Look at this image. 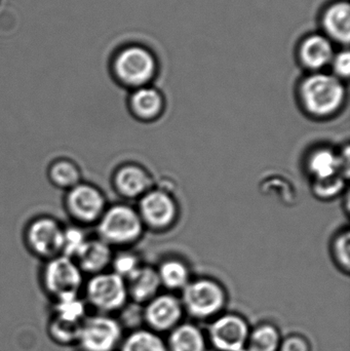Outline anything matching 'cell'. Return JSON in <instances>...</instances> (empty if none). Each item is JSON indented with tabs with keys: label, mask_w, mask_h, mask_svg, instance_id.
Returning <instances> with one entry per match:
<instances>
[{
	"label": "cell",
	"mask_w": 350,
	"mask_h": 351,
	"mask_svg": "<svg viewBox=\"0 0 350 351\" xmlns=\"http://www.w3.org/2000/svg\"><path fill=\"white\" fill-rule=\"evenodd\" d=\"M64 229L65 225L55 217L38 215L25 225L23 243L33 257L47 261L62 255Z\"/></svg>",
	"instance_id": "5b68a950"
},
{
	"label": "cell",
	"mask_w": 350,
	"mask_h": 351,
	"mask_svg": "<svg viewBox=\"0 0 350 351\" xmlns=\"http://www.w3.org/2000/svg\"><path fill=\"white\" fill-rule=\"evenodd\" d=\"M334 68L333 75L339 80H347L350 73V55L349 51H341L338 55L334 56L331 62Z\"/></svg>",
	"instance_id": "4dcf8cb0"
},
{
	"label": "cell",
	"mask_w": 350,
	"mask_h": 351,
	"mask_svg": "<svg viewBox=\"0 0 350 351\" xmlns=\"http://www.w3.org/2000/svg\"><path fill=\"white\" fill-rule=\"evenodd\" d=\"M139 258L137 255L131 252L121 251L113 254L112 261H111V271L121 276L123 280H127L131 278L140 267H141Z\"/></svg>",
	"instance_id": "4316f807"
},
{
	"label": "cell",
	"mask_w": 350,
	"mask_h": 351,
	"mask_svg": "<svg viewBox=\"0 0 350 351\" xmlns=\"http://www.w3.org/2000/svg\"><path fill=\"white\" fill-rule=\"evenodd\" d=\"M111 183L119 196L125 199H136L151 190L152 179L139 165L125 164L113 172Z\"/></svg>",
	"instance_id": "4fadbf2b"
},
{
	"label": "cell",
	"mask_w": 350,
	"mask_h": 351,
	"mask_svg": "<svg viewBox=\"0 0 350 351\" xmlns=\"http://www.w3.org/2000/svg\"><path fill=\"white\" fill-rule=\"evenodd\" d=\"M129 108L132 114L140 121H154L164 110V99L155 88L142 86L134 90L129 97Z\"/></svg>",
	"instance_id": "ac0fdd59"
},
{
	"label": "cell",
	"mask_w": 350,
	"mask_h": 351,
	"mask_svg": "<svg viewBox=\"0 0 350 351\" xmlns=\"http://www.w3.org/2000/svg\"><path fill=\"white\" fill-rule=\"evenodd\" d=\"M184 313L201 321L215 319L227 304V293L221 284L211 278L190 280L181 297Z\"/></svg>",
	"instance_id": "277c9868"
},
{
	"label": "cell",
	"mask_w": 350,
	"mask_h": 351,
	"mask_svg": "<svg viewBox=\"0 0 350 351\" xmlns=\"http://www.w3.org/2000/svg\"><path fill=\"white\" fill-rule=\"evenodd\" d=\"M299 55L306 68L318 71L331 64L334 58V49L328 37L314 34L304 39Z\"/></svg>",
	"instance_id": "2e32d148"
},
{
	"label": "cell",
	"mask_w": 350,
	"mask_h": 351,
	"mask_svg": "<svg viewBox=\"0 0 350 351\" xmlns=\"http://www.w3.org/2000/svg\"><path fill=\"white\" fill-rule=\"evenodd\" d=\"M349 156L343 160L341 154L328 147L316 148L308 154L306 169L314 181L331 179V178L345 177L343 172L349 174Z\"/></svg>",
	"instance_id": "9a60e30c"
},
{
	"label": "cell",
	"mask_w": 350,
	"mask_h": 351,
	"mask_svg": "<svg viewBox=\"0 0 350 351\" xmlns=\"http://www.w3.org/2000/svg\"><path fill=\"white\" fill-rule=\"evenodd\" d=\"M121 336L118 321L106 315H95L84 319L77 343L84 351H114Z\"/></svg>",
	"instance_id": "30bf717a"
},
{
	"label": "cell",
	"mask_w": 350,
	"mask_h": 351,
	"mask_svg": "<svg viewBox=\"0 0 350 351\" xmlns=\"http://www.w3.org/2000/svg\"><path fill=\"white\" fill-rule=\"evenodd\" d=\"M299 96L306 112L318 119H326L342 108L347 92L336 76L316 72L302 82Z\"/></svg>",
	"instance_id": "6da1fadb"
},
{
	"label": "cell",
	"mask_w": 350,
	"mask_h": 351,
	"mask_svg": "<svg viewBox=\"0 0 350 351\" xmlns=\"http://www.w3.org/2000/svg\"><path fill=\"white\" fill-rule=\"evenodd\" d=\"M333 255L339 267L349 272L350 268V234L349 230L342 231L333 241Z\"/></svg>",
	"instance_id": "83f0119b"
},
{
	"label": "cell",
	"mask_w": 350,
	"mask_h": 351,
	"mask_svg": "<svg viewBox=\"0 0 350 351\" xmlns=\"http://www.w3.org/2000/svg\"><path fill=\"white\" fill-rule=\"evenodd\" d=\"M240 351H249V350H247V348H244V350H240Z\"/></svg>",
	"instance_id": "1f68e13d"
},
{
	"label": "cell",
	"mask_w": 350,
	"mask_h": 351,
	"mask_svg": "<svg viewBox=\"0 0 350 351\" xmlns=\"http://www.w3.org/2000/svg\"><path fill=\"white\" fill-rule=\"evenodd\" d=\"M162 287L170 291H182L190 282V272L184 262L171 259L162 262L158 269Z\"/></svg>",
	"instance_id": "603a6c76"
},
{
	"label": "cell",
	"mask_w": 350,
	"mask_h": 351,
	"mask_svg": "<svg viewBox=\"0 0 350 351\" xmlns=\"http://www.w3.org/2000/svg\"><path fill=\"white\" fill-rule=\"evenodd\" d=\"M140 217L144 226L166 229L172 226L178 216V208L174 198L162 190H149L140 198Z\"/></svg>",
	"instance_id": "7c38bea8"
},
{
	"label": "cell",
	"mask_w": 350,
	"mask_h": 351,
	"mask_svg": "<svg viewBox=\"0 0 350 351\" xmlns=\"http://www.w3.org/2000/svg\"><path fill=\"white\" fill-rule=\"evenodd\" d=\"M156 61L148 49L129 47L117 56L114 73L123 86L136 88L148 86L155 75Z\"/></svg>",
	"instance_id": "ba28073f"
},
{
	"label": "cell",
	"mask_w": 350,
	"mask_h": 351,
	"mask_svg": "<svg viewBox=\"0 0 350 351\" xmlns=\"http://www.w3.org/2000/svg\"><path fill=\"white\" fill-rule=\"evenodd\" d=\"M97 237L112 247H125L139 241L144 230L139 213L127 204H108L96 226Z\"/></svg>",
	"instance_id": "7a4b0ae2"
},
{
	"label": "cell",
	"mask_w": 350,
	"mask_h": 351,
	"mask_svg": "<svg viewBox=\"0 0 350 351\" xmlns=\"http://www.w3.org/2000/svg\"><path fill=\"white\" fill-rule=\"evenodd\" d=\"M49 184L57 189L66 192L84 181V175L77 162L67 156L53 158L47 168Z\"/></svg>",
	"instance_id": "d6986e66"
},
{
	"label": "cell",
	"mask_w": 350,
	"mask_h": 351,
	"mask_svg": "<svg viewBox=\"0 0 350 351\" xmlns=\"http://www.w3.org/2000/svg\"><path fill=\"white\" fill-rule=\"evenodd\" d=\"M88 237L90 235L86 232V228L84 227L75 224L68 225V226L65 225L62 255L74 259L88 241Z\"/></svg>",
	"instance_id": "484cf974"
},
{
	"label": "cell",
	"mask_w": 350,
	"mask_h": 351,
	"mask_svg": "<svg viewBox=\"0 0 350 351\" xmlns=\"http://www.w3.org/2000/svg\"><path fill=\"white\" fill-rule=\"evenodd\" d=\"M113 247L97 237H90L74 258L84 276H95L110 269Z\"/></svg>",
	"instance_id": "5bb4252c"
},
{
	"label": "cell",
	"mask_w": 350,
	"mask_h": 351,
	"mask_svg": "<svg viewBox=\"0 0 350 351\" xmlns=\"http://www.w3.org/2000/svg\"><path fill=\"white\" fill-rule=\"evenodd\" d=\"M277 351H312V346L303 335L290 334L282 338Z\"/></svg>",
	"instance_id": "f546056e"
},
{
	"label": "cell",
	"mask_w": 350,
	"mask_h": 351,
	"mask_svg": "<svg viewBox=\"0 0 350 351\" xmlns=\"http://www.w3.org/2000/svg\"><path fill=\"white\" fill-rule=\"evenodd\" d=\"M345 185V178L338 176V177L331 178L323 181H314V193L318 197L329 199V198L335 197L343 191Z\"/></svg>",
	"instance_id": "f1b7e54d"
},
{
	"label": "cell",
	"mask_w": 350,
	"mask_h": 351,
	"mask_svg": "<svg viewBox=\"0 0 350 351\" xmlns=\"http://www.w3.org/2000/svg\"><path fill=\"white\" fill-rule=\"evenodd\" d=\"M168 351H208L207 336L192 323H181L168 333Z\"/></svg>",
	"instance_id": "ffe728a7"
},
{
	"label": "cell",
	"mask_w": 350,
	"mask_h": 351,
	"mask_svg": "<svg viewBox=\"0 0 350 351\" xmlns=\"http://www.w3.org/2000/svg\"><path fill=\"white\" fill-rule=\"evenodd\" d=\"M250 331V325L242 315L221 313L212 319L205 336L216 351H240L246 348Z\"/></svg>",
	"instance_id": "9c48e42d"
},
{
	"label": "cell",
	"mask_w": 350,
	"mask_h": 351,
	"mask_svg": "<svg viewBox=\"0 0 350 351\" xmlns=\"http://www.w3.org/2000/svg\"><path fill=\"white\" fill-rule=\"evenodd\" d=\"M84 321L55 315L49 324V335L57 343L71 344L78 341Z\"/></svg>",
	"instance_id": "d4e9b609"
},
{
	"label": "cell",
	"mask_w": 350,
	"mask_h": 351,
	"mask_svg": "<svg viewBox=\"0 0 350 351\" xmlns=\"http://www.w3.org/2000/svg\"><path fill=\"white\" fill-rule=\"evenodd\" d=\"M282 338L277 326L271 323H261L251 328L246 348L249 351H277Z\"/></svg>",
	"instance_id": "7402d4cb"
},
{
	"label": "cell",
	"mask_w": 350,
	"mask_h": 351,
	"mask_svg": "<svg viewBox=\"0 0 350 351\" xmlns=\"http://www.w3.org/2000/svg\"><path fill=\"white\" fill-rule=\"evenodd\" d=\"M323 26L329 39L349 45L350 38V8L349 2L339 1L327 8Z\"/></svg>",
	"instance_id": "44dd1931"
},
{
	"label": "cell",
	"mask_w": 350,
	"mask_h": 351,
	"mask_svg": "<svg viewBox=\"0 0 350 351\" xmlns=\"http://www.w3.org/2000/svg\"><path fill=\"white\" fill-rule=\"evenodd\" d=\"M121 351H168V348L160 334L148 329H139L123 340Z\"/></svg>",
	"instance_id": "cb8c5ba5"
},
{
	"label": "cell",
	"mask_w": 350,
	"mask_h": 351,
	"mask_svg": "<svg viewBox=\"0 0 350 351\" xmlns=\"http://www.w3.org/2000/svg\"><path fill=\"white\" fill-rule=\"evenodd\" d=\"M125 282L129 298L137 304H145L154 298L162 288L158 270L149 266H141Z\"/></svg>",
	"instance_id": "e0dca14e"
},
{
	"label": "cell",
	"mask_w": 350,
	"mask_h": 351,
	"mask_svg": "<svg viewBox=\"0 0 350 351\" xmlns=\"http://www.w3.org/2000/svg\"><path fill=\"white\" fill-rule=\"evenodd\" d=\"M63 206L72 224L95 227L108 206L104 191L96 184L82 181L64 192Z\"/></svg>",
	"instance_id": "8992f818"
},
{
	"label": "cell",
	"mask_w": 350,
	"mask_h": 351,
	"mask_svg": "<svg viewBox=\"0 0 350 351\" xmlns=\"http://www.w3.org/2000/svg\"><path fill=\"white\" fill-rule=\"evenodd\" d=\"M88 302L103 313H114L127 306V282L111 270L88 276L84 282Z\"/></svg>",
	"instance_id": "52a82bcc"
},
{
	"label": "cell",
	"mask_w": 350,
	"mask_h": 351,
	"mask_svg": "<svg viewBox=\"0 0 350 351\" xmlns=\"http://www.w3.org/2000/svg\"><path fill=\"white\" fill-rule=\"evenodd\" d=\"M84 282V272L72 258L60 255L43 261L41 284L55 303L77 299Z\"/></svg>",
	"instance_id": "3957f363"
},
{
	"label": "cell",
	"mask_w": 350,
	"mask_h": 351,
	"mask_svg": "<svg viewBox=\"0 0 350 351\" xmlns=\"http://www.w3.org/2000/svg\"><path fill=\"white\" fill-rule=\"evenodd\" d=\"M142 315L150 331L158 334L170 333L182 323L184 309L178 297L173 294H158L145 303Z\"/></svg>",
	"instance_id": "8fae6325"
}]
</instances>
